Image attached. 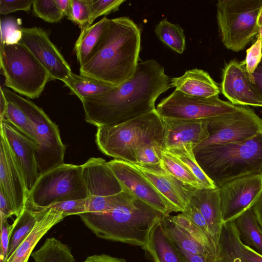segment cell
Masks as SVG:
<instances>
[{"instance_id":"6da1fadb","label":"cell","mask_w":262,"mask_h":262,"mask_svg":"<svg viewBox=\"0 0 262 262\" xmlns=\"http://www.w3.org/2000/svg\"><path fill=\"white\" fill-rule=\"evenodd\" d=\"M171 88L164 67L150 59L138 63L134 75L107 92L81 100L86 122L118 124L156 110L158 97Z\"/></svg>"},{"instance_id":"7a4b0ae2","label":"cell","mask_w":262,"mask_h":262,"mask_svg":"<svg viewBox=\"0 0 262 262\" xmlns=\"http://www.w3.org/2000/svg\"><path fill=\"white\" fill-rule=\"evenodd\" d=\"M141 31L126 16L110 19L106 34L95 55L80 67V75L117 86L134 74L141 49Z\"/></svg>"},{"instance_id":"3957f363","label":"cell","mask_w":262,"mask_h":262,"mask_svg":"<svg viewBox=\"0 0 262 262\" xmlns=\"http://www.w3.org/2000/svg\"><path fill=\"white\" fill-rule=\"evenodd\" d=\"M165 215L132 195L108 211L79 215L97 237L140 246L143 249L151 229Z\"/></svg>"},{"instance_id":"277c9868","label":"cell","mask_w":262,"mask_h":262,"mask_svg":"<svg viewBox=\"0 0 262 262\" xmlns=\"http://www.w3.org/2000/svg\"><path fill=\"white\" fill-rule=\"evenodd\" d=\"M193 151L217 188L245 176L262 175V133L244 141L207 145Z\"/></svg>"},{"instance_id":"5b68a950","label":"cell","mask_w":262,"mask_h":262,"mask_svg":"<svg viewBox=\"0 0 262 262\" xmlns=\"http://www.w3.org/2000/svg\"><path fill=\"white\" fill-rule=\"evenodd\" d=\"M164 126L156 110L125 122L97 127L95 142L104 155L135 164V151L151 142L163 143Z\"/></svg>"},{"instance_id":"8992f818","label":"cell","mask_w":262,"mask_h":262,"mask_svg":"<svg viewBox=\"0 0 262 262\" xmlns=\"http://www.w3.org/2000/svg\"><path fill=\"white\" fill-rule=\"evenodd\" d=\"M0 61L5 86L29 98H38L51 80L47 70L20 42L1 43Z\"/></svg>"},{"instance_id":"52a82bcc","label":"cell","mask_w":262,"mask_h":262,"mask_svg":"<svg viewBox=\"0 0 262 262\" xmlns=\"http://www.w3.org/2000/svg\"><path fill=\"white\" fill-rule=\"evenodd\" d=\"M216 19L221 41L228 50H243L257 35L262 0H219Z\"/></svg>"},{"instance_id":"ba28073f","label":"cell","mask_w":262,"mask_h":262,"mask_svg":"<svg viewBox=\"0 0 262 262\" xmlns=\"http://www.w3.org/2000/svg\"><path fill=\"white\" fill-rule=\"evenodd\" d=\"M2 89L7 100L19 107L34 126L37 138L36 158L39 176L63 164L66 146L58 126L32 101L8 89Z\"/></svg>"},{"instance_id":"9c48e42d","label":"cell","mask_w":262,"mask_h":262,"mask_svg":"<svg viewBox=\"0 0 262 262\" xmlns=\"http://www.w3.org/2000/svg\"><path fill=\"white\" fill-rule=\"evenodd\" d=\"M88 198L82 165L63 163L39 176L28 194V201L45 208L60 202Z\"/></svg>"},{"instance_id":"30bf717a","label":"cell","mask_w":262,"mask_h":262,"mask_svg":"<svg viewBox=\"0 0 262 262\" xmlns=\"http://www.w3.org/2000/svg\"><path fill=\"white\" fill-rule=\"evenodd\" d=\"M206 120L209 137L194 148L242 142L262 133V118L246 106H237L232 112Z\"/></svg>"},{"instance_id":"8fae6325","label":"cell","mask_w":262,"mask_h":262,"mask_svg":"<svg viewBox=\"0 0 262 262\" xmlns=\"http://www.w3.org/2000/svg\"><path fill=\"white\" fill-rule=\"evenodd\" d=\"M237 107L229 101L220 99L219 95L199 97L175 90L159 103L156 110L163 119L199 120L231 113Z\"/></svg>"},{"instance_id":"7c38bea8","label":"cell","mask_w":262,"mask_h":262,"mask_svg":"<svg viewBox=\"0 0 262 262\" xmlns=\"http://www.w3.org/2000/svg\"><path fill=\"white\" fill-rule=\"evenodd\" d=\"M218 188L223 223L234 221L259 199L262 194V175L241 177Z\"/></svg>"},{"instance_id":"4fadbf2b","label":"cell","mask_w":262,"mask_h":262,"mask_svg":"<svg viewBox=\"0 0 262 262\" xmlns=\"http://www.w3.org/2000/svg\"><path fill=\"white\" fill-rule=\"evenodd\" d=\"M107 164L119 181L123 190L165 215L174 211L154 185L134 164L115 159L107 162Z\"/></svg>"},{"instance_id":"5bb4252c","label":"cell","mask_w":262,"mask_h":262,"mask_svg":"<svg viewBox=\"0 0 262 262\" xmlns=\"http://www.w3.org/2000/svg\"><path fill=\"white\" fill-rule=\"evenodd\" d=\"M20 43L25 46L48 71L51 80L62 82L72 72L70 65L47 33L41 28H21Z\"/></svg>"},{"instance_id":"9a60e30c","label":"cell","mask_w":262,"mask_h":262,"mask_svg":"<svg viewBox=\"0 0 262 262\" xmlns=\"http://www.w3.org/2000/svg\"><path fill=\"white\" fill-rule=\"evenodd\" d=\"M221 92L233 105L262 107V96L254 85L244 61L233 59L223 70Z\"/></svg>"},{"instance_id":"2e32d148","label":"cell","mask_w":262,"mask_h":262,"mask_svg":"<svg viewBox=\"0 0 262 262\" xmlns=\"http://www.w3.org/2000/svg\"><path fill=\"white\" fill-rule=\"evenodd\" d=\"M0 189L7 195L17 217L23 210L28 197L22 171L5 137L1 133Z\"/></svg>"},{"instance_id":"e0dca14e","label":"cell","mask_w":262,"mask_h":262,"mask_svg":"<svg viewBox=\"0 0 262 262\" xmlns=\"http://www.w3.org/2000/svg\"><path fill=\"white\" fill-rule=\"evenodd\" d=\"M1 133L22 171L29 194L39 177L36 158L37 143L4 119H1Z\"/></svg>"},{"instance_id":"ac0fdd59","label":"cell","mask_w":262,"mask_h":262,"mask_svg":"<svg viewBox=\"0 0 262 262\" xmlns=\"http://www.w3.org/2000/svg\"><path fill=\"white\" fill-rule=\"evenodd\" d=\"M89 196H107L122 191V187L104 159L91 158L82 165Z\"/></svg>"},{"instance_id":"d6986e66","label":"cell","mask_w":262,"mask_h":262,"mask_svg":"<svg viewBox=\"0 0 262 262\" xmlns=\"http://www.w3.org/2000/svg\"><path fill=\"white\" fill-rule=\"evenodd\" d=\"M154 185L174 212H184L189 201V186L165 172L162 168L153 169L134 164Z\"/></svg>"},{"instance_id":"ffe728a7","label":"cell","mask_w":262,"mask_h":262,"mask_svg":"<svg viewBox=\"0 0 262 262\" xmlns=\"http://www.w3.org/2000/svg\"><path fill=\"white\" fill-rule=\"evenodd\" d=\"M162 120L164 126L163 149L185 144H191L195 148L209 137L206 120Z\"/></svg>"},{"instance_id":"44dd1931","label":"cell","mask_w":262,"mask_h":262,"mask_svg":"<svg viewBox=\"0 0 262 262\" xmlns=\"http://www.w3.org/2000/svg\"><path fill=\"white\" fill-rule=\"evenodd\" d=\"M189 202L205 219L214 240L218 245L224 224L219 189L196 188L190 186Z\"/></svg>"},{"instance_id":"7402d4cb","label":"cell","mask_w":262,"mask_h":262,"mask_svg":"<svg viewBox=\"0 0 262 262\" xmlns=\"http://www.w3.org/2000/svg\"><path fill=\"white\" fill-rule=\"evenodd\" d=\"M65 217L64 214L50 207H46L31 232L6 262H28L39 240Z\"/></svg>"},{"instance_id":"603a6c76","label":"cell","mask_w":262,"mask_h":262,"mask_svg":"<svg viewBox=\"0 0 262 262\" xmlns=\"http://www.w3.org/2000/svg\"><path fill=\"white\" fill-rule=\"evenodd\" d=\"M171 87L184 94L199 97L208 98L219 95L220 89L206 71L199 69L186 71L178 77L170 79Z\"/></svg>"},{"instance_id":"cb8c5ba5","label":"cell","mask_w":262,"mask_h":262,"mask_svg":"<svg viewBox=\"0 0 262 262\" xmlns=\"http://www.w3.org/2000/svg\"><path fill=\"white\" fill-rule=\"evenodd\" d=\"M161 220L151 229L144 249L155 262H188L167 235Z\"/></svg>"},{"instance_id":"d4e9b609","label":"cell","mask_w":262,"mask_h":262,"mask_svg":"<svg viewBox=\"0 0 262 262\" xmlns=\"http://www.w3.org/2000/svg\"><path fill=\"white\" fill-rule=\"evenodd\" d=\"M110 19L104 16L89 27L81 30L74 47L80 67L96 53L108 30Z\"/></svg>"},{"instance_id":"484cf974","label":"cell","mask_w":262,"mask_h":262,"mask_svg":"<svg viewBox=\"0 0 262 262\" xmlns=\"http://www.w3.org/2000/svg\"><path fill=\"white\" fill-rule=\"evenodd\" d=\"M168 215H165L161 222L167 235L178 248L188 253L202 256L206 262L216 261V257L173 223Z\"/></svg>"},{"instance_id":"4316f807","label":"cell","mask_w":262,"mask_h":262,"mask_svg":"<svg viewBox=\"0 0 262 262\" xmlns=\"http://www.w3.org/2000/svg\"><path fill=\"white\" fill-rule=\"evenodd\" d=\"M45 208L35 206L27 200L23 210L16 217V224L12 234L7 259L31 232Z\"/></svg>"},{"instance_id":"83f0119b","label":"cell","mask_w":262,"mask_h":262,"mask_svg":"<svg viewBox=\"0 0 262 262\" xmlns=\"http://www.w3.org/2000/svg\"><path fill=\"white\" fill-rule=\"evenodd\" d=\"M240 238L234 221L222 225L215 262H246L240 254Z\"/></svg>"},{"instance_id":"f1b7e54d","label":"cell","mask_w":262,"mask_h":262,"mask_svg":"<svg viewBox=\"0 0 262 262\" xmlns=\"http://www.w3.org/2000/svg\"><path fill=\"white\" fill-rule=\"evenodd\" d=\"M242 242L262 255V230L252 207L234 221Z\"/></svg>"},{"instance_id":"f546056e","label":"cell","mask_w":262,"mask_h":262,"mask_svg":"<svg viewBox=\"0 0 262 262\" xmlns=\"http://www.w3.org/2000/svg\"><path fill=\"white\" fill-rule=\"evenodd\" d=\"M62 82L69 89L70 95H76L80 100L101 95L115 86L72 72Z\"/></svg>"},{"instance_id":"4dcf8cb0","label":"cell","mask_w":262,"mask_h":262,"mask_svg":"<svg viewBox=\"0 0 262 262\" xmlns=\"http://www.w3.org/2000/svg\"><path fill=\"white\" fill-rule=\"evenodd\" d=\"M31 256L34 262H76L69 246L55 237L47 238Z\"/></svg>"},{"instance_id":"1f68e13d","label":"cell","mask_w":262,"mask_h":262,"mask_svg":"<svg viewBox=\"0 0 262 262\" xmlns=\"http://www.w3.org/2000/svg\"><path fill=\"white\" fill-rule=\"evenodd\" d=\"M194 148V146L192 144H185L163 150L169 152L184 164L199 180L204 188H216L214 183L198 163L193 151Z\"/></svg>"},{"instance_id":"d6a6232c","label":"cell","mask_w":262,"mask_h":262,"mask_svg":"<svg viewBox=\"0 0 262 262\" xmlns=\"http://www.w3.org/2000/svg\"><path fill=\"white\" fill-rule=\"evenodd\" d=\"M161 167L165 172L184 184L196 188H204L199 180L184 164L165 150L162 152Z\"/></svg>"},{"instance_id":"836d02e7","label":"cell","mask_w":262,"mask_h":262,"mask_svg":"<svg viewBox=\"0 0 262 262\" xmlns=\"http://www.w3.org/2000/svg\"><path fill=\"white\" fill-rule=\"evenodd\" d=\"M155 32L159 39L172 50L180 54L184 52L186 37L179 25L172 24L164 18L157 25Z\"/></svg>"},{"instance_id":"e575fe53","label":"cell","mask_w":262,"mask_h":262,"mask_svg":"<svg viewBox=\"0 0 262 262\" xmlns=\"http://www.w3.org/2000/svg\"><path fill=\"white\" fill-rule=\"evenodd\" d=\"M168 216L173 223L217 258L218 245L210 235L194 225L182 213L174 216L169 214Z\"/></svg>"},{"instance_id":"d590c367","label":"cell","mask_w":262,"mask_h":262,"mask_svg":"<svg viewBox=\"0 0 262 262\" xmlns=\"http://www.w3.org/2000/svg\"><path fill=\"white\" fill-rule=\"evenodd\" d=\"M1 119H4L24 135L36 142L37 138L32 123L22 111L14 103L8 101L5 113Z\"/></svg>"},{"instance_id":"8d00e7d4","label":"cell","mask_w":262,"mask_h":262,"mask_svg":"<svg viewBox=\"0 0 262 262\" xmlns=\"http://www.w3.org/2000/svg\"><path fill=\"white\" fill-rule=\"evenodd\" d=\"M163 146V143L160 142H151L140 145L135 151V164L153 169H161Z\"/></svg>"},{"instance_id":"74e56055","label":"cell","mask_w":262,"mask_h":262,"mask_svg":"<svg viewBox=\"0 0 262 262\" xmlns=\"http://www.w3.org/2000/svg\"><path fill=\"white\" fill-rule=\"evenodd\" d=\"M132 195L122 190L107 196H89L87 198L86 212L100 213L108 211L120 205Z\"/></svg>"},{"instance_id":"f35d334b","label":"cell","mask_w":262,"mask_h":262,"mask_svg":"<svg viewBox=\"0 0 262 262\" xmlns=\"http://www.w3.org/2000/svg\"><path fill=\"white\" fill-rule=\"evenodd\" d=\"M32 7L34 14L48 23L59 22L64 16L56 0H34Z\"/></svg>"},{"instance_id":"ab89813d","label":"cell","mask_w":262,"mask_h":262,"mask_svg":"<svg viewBox=\"0 0 262 262\" xmlns=\"http://www.w3.org/2000/svg\"><path fill=\"white\" fill-rule=\"evenodd\" d=\"M125 1L124 0H89L91 12L89 27L97 17L118 11L120 6Z\"/></svg>"},{"instance_id":"60d3db41","label":"cell","mask_w":262,"mask_h":262,"mask_svg":"<svg viewBox=\"0 0 262 262\" xmlns=\"http://www.w3.org/2000/svg\"><path fill=\"white\" fill-rule=\"evenodd\" d=\"M70 20L78 25L81 30L89 27L91 12L89 0H72Z\"/></svg>"},{"instance_id":"b9f144b4","label":"cell","mask_w":262,"mask_h":262,"mask_svg":"<svg viewBox=\"0 0 262 262\" xmlns=\"http://www.w3.org/2000/svg\"><path fill=\"white\" fill-rule=\"evenodd\" d=\"M87 198L68 200L56 203L50 205L55 210L62 213L66 216L70 215H79L86 212Z\"/></svg>"},{"instance_id":"7bdbcfd3","label":"cell","mask_w":262,"mask_h":262,"mask_svg":"<svg viewBox=\"0 0 262 262\" xmlns=\"http://www.w3.org/2000/svg\"><path fill=\"white\" fill-rule=\"evenodd\" d=\"M7 220L1 218L0 262H6L7 259L12 234L16 224L15 220L11 225L8 223Z\"/></svg>"},{"instance_id":"ee69618b","label":"cell","mask_w":262,"mask_h":262,"mask_svg":"<svg viewBox=\"0 0 262 262\" xmlns=\"http://www.w3.org/2000/svg\"><path fill=\"white\" fill-rule=\"evenodd\" d=\"M246 53V57L244 62L246 69L251 78L262 57V46L259 37H257L254 43L247 50Z\"/></svg>"},{"instance_id":"f6af8a7d","label":"cell","mask_w":262,"mask_h":262,"mask_svg":"<svg viewBox=\"0 0 262 262\" xmlns=\"http://www.w3.org/2000/svg\"><path fill=\"white\" fill-rule=\"evenodd\" d=\"M21 37V28L12 21L1 22V43L19 42Z\"/></svg>"},{"instance_id":"bcb514c9","label":"cell","mask_w":262,"mask_h":262,"mask_svg":"<svg viewBox=\"0 0 262 262\" xmlns=\"http://www.w3.org/2000/svg\"><path fill=\"white\" fill-rule=\"evenodd\" d=\"M34 0H0V13L6 15L17 11L29 12Z\"/></svg>"},{"instance_id":"7dc6e473","label":"cell","mask_w":262,"mask_h":262,"mask_svg":"<svg viewBox=\"0 0 262 262\" xmlns=\"http://www.w3.org/2000/svg\"><path fill=\"white\" fill-rule=\"evenodd\" d=\"M182 213L187 217L194 225L212 236L205 219L201 212L189 201L187 204L185 210Z\"/></svg>"},{"instance_id":"c3c4849f","label":"cell","mask_w":262,"mask_h":262,"mask_svg":"<svg viewBox=\"0 0 262 262\" xmlns=\"http://www.w3.org/2000/svg\"><path fill=\"white\" fill-rule=\"evenodd\" d=\"M239 249L241 255L246 262H262V255L243 244L241 239Z\"/></svg>"},{"instance_id":"681fc988","label":"cell","mask_w":262,"mask_h":262,"mask_svg":"<svg viewBox=\"0 0 262 262\" xmlns=\"http://www.w3.org/2000/svg\"><path fill=\"white\" fill-rule=\"evenodd\" d=\"M15 215V212L10 201L6 193L0 189V217L8 219Z\"/></svg>"},{"instance_id":"f907efd6","label":"cell","mask_w":262,"mask_h":262,"mask_svg":"<svg viewBox=\"0 0 262 262\" xmlns=\"http://www.w3.org/2000/svg\"><path fill=\"white\" fill-rule=\"evenodd\" d=\"M82 262H126V261L122 258L113 257L105 254H101L88 256Z\"/></svg>"},{"instance_id":"816d5d0a","label":"cell","mask_w":262,"mask_h":262,"mask_svg":"<svg viewBox=\"0 0 262 262\" xmlns=\"http://www.w3.org/2000/svg\"><path fill=\"white\" fill-rule=\"evenodd\" d=\"M254 85L262 96V57L261 59L251 76Z\"/></svg>"},{"instance_id":"f5cc1de1","label":"cell","mask_w":262,"mask_h":262,"mask_svg":"<svg viewBox=\"0 0 262 262\" xmlns=\"http://www.w3.org/2000/svg\"><path fill=\"white\" fill-rule=\"evenodd\" d=\"M56 2L64 16L69 19L72 12V0H56Z\"/></svg>"},{"instance_id":"db71d44e","label":"cell","mask_w":262,"mask_h":262,"mask_svg":"<svg viewBox=\"0 0 262 262\" xmlns=\"http://www.w3.org/2000/svg\"><path fill=\"white\" fill-rule=\"evenodd\" d=\"M252 208L256 219L262 230V194Z\"/></svg>"},{"instance_id":"11a10c76","label":"cell","mask_w":262,"mask_h":262,"mask_svg":"<svg viewBox=\"0 0 262 262\" xmlns=\"http://www.w3.org/2000/svg\"><path fill=\"white\" fill-rule=\"evenodd\" d=\"M177 248L180 253L185 258L188 262H206L205 259L201 256L188 253L182 250L178 247Z\"/></svg>"},{"instance_id":"9f6ffc18","label":"cell","mask_w":262,"mask_h":262,"mask_svg":"<svg viewBox=\"0 0 262 262\" xmlns=\"http://www.w3.org/2000/svg\"><path fill=\"white\" fill-rule=\"evenodd\" d=\"M8 100L5 97L2 87L0 89V118L4 115L7 105Z\"/></svg>"},{"instance_id":"6f0895ef","label":"cell","mask_w":262,"mask_h":262,"mask_svg":"<svg viewBox=\"0 0 262 262\" xmlns=\"http://www.w3.org/2000/svg\"><path fill=\"white\" fill-rule=\"evenodd\" d=\"M257 24L259 28L262 26V7L260 8L257 15Z\"/></svg>"},{"instance_id":"680465c9","label":"cell","mask_w":262,"mask_h":262,"mask_svg":"<svg viewBox=\"0 0 262 262\" xmlns=\"http://www.w3.org/2000/svg\"><path fill=\"white\" fill-rule=\"evenodd\" d=\"M257 36L258 37L260 38L262 46V26H261L259 28Z\"/></svg>"}]
</instances>
